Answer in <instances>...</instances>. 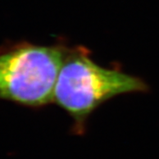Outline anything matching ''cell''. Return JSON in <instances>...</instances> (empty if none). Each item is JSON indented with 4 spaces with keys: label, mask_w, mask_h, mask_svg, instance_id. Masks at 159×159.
<instances>
[{
    "label": "cell",
    "mask_w": 159,
    "mask_h": 159,
    "mask_svg": "<svg viewBox=\"0 0 159 159\" xmlns=\"http://www.w3.org/2000/svg\"><path fill=\"white\" fill-rule=\"evenodd\" d=\"M149 87L140 77L98 65L84 46L68 47L57 76L53 102L74 120V130L83 134L86 124L98 107L125 94L147 93Z\"/></svg>",
    "instance_id": "cell-1"
},
{
    "label": "cell",
    "mask_w": 159,
    "mask_h": 159,
    "mask_svg": "<svg viewBox=\"0 0 159 159\" xmlns=\"http://www.w3.org/2000/svg\"><path fill=\"white\" fill-rule=\"evenodd\" d=\"M68 47L27 41L0 46V99L29 107L53 102L57 76Z\"/></svg>",
    "instance_id": "cell-2"
}]
</instances>
